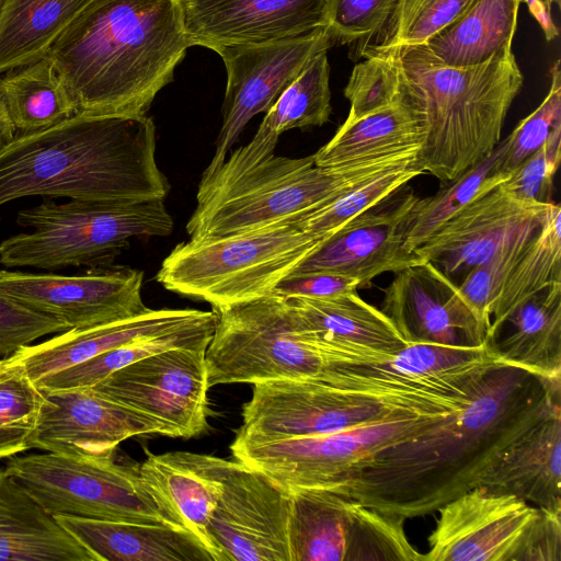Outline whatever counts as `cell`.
Wrapping results in <instances>:
<instances>
[{
	"mask_svg": "<svg viewBox=\"0 0 561 561\" xmlns=\"http://www.w3.org/2000/svg\"><path fill=\"white\" fill-rule=\"evenodd\" d=\"M560 403L561 378L499 364L463 410L416 438L379 451L335 493L403 519L436 512L478 486L506 447Z\"/></svg>",
	"mask_w": 561,
	"mask_h": 561,
	"instance_id": "6da1fadb",
	"label": "cell"
},
{
	"mask_svg": "<svg viewBox=\"0 0 561 561\" xmlns=\"http://www.w3.org/2000/svg\"><path fill=\"white\" fill-rule=\"evenodd\" d=\"M188 47L180 0H92L47 56L77 113L138 117Z\"/></svg>",
	"mask_w": 561,
	"mask_h": 561,
	"instance_id": "7a4b0ae2",
	"label": "cell"
},
{
	"mask_svg": "<svg viewBox=\"0 0 561 561\" xmlns=\"http://www.w3.org/2000/svg\"><path fill=\"white\" fill-rule=\"evenodd\" d=\"M148 116H72L18 134L0 149V206L28 196L93 202L164 199Z\"/></svg>",
	"mask_w": 561,
	"mask_h": 561,
	"instance_id": "3957f363",
	"label": "cell"
},
{
	"mask_svg": "<svg viewBox=\"0 0 561 561\" xmlns=\"http://www.w3.org/2000/svg\"><path fill=\"white\" fill-rule=\"evenodd\" d=\"M381 48L394 57L401 94L425 115L423 172L447 183L495 149L524 81L512 48L469 67L447 66L424 45Z\"/></svg>",
	"mask_w": 561,
	"mask_h": 561,
	"instance_id": "277c9868",
	"label": "cell"
},
{
	"mask_svg": "<svg viewBox=\"0 0 561 561\" xmlns=\"http://www.w3.org/2000/svg\"><path fill=\"white\" fill-rule=\"evenodd\" d=\"M419 151L337 168L317 167L313 154L288 158L273 153L233 175H202L187 234L193 240L210 239L291 221L389 169L415 161Z\"/></svg>",
	"mask_w": 561,
	"mask_h": 561,
	"instance_id": "5b68a950",
	"label": "cell"
},
{
	"mask_svg": "<svg viewBox=\"0 0 561 561\" xmlns=\"http://www.w3.org/2000/svg\"><path fill=\"white\" fill-rule=\"evenodd\" d=\"M31 229L0 243V264L55 271L68 266H107L131 238L169 236L173 219L164 199L142 202L46 201L18 213Z\"/></svg>",
	"mask_w": 561,
	"mask_h": 561,
	"instance_id": "8992f818",
	"label": "cell"
},
{
	"mask_svg": "<svg viewBox=\"0 0 561 561\" xmlns=\"http://www.w3.org/2000/svg\"><path fill=\"white\" fill-rule=\"evenodd\" d=\"M290 221L256 230L179 243L163 260L156 280L213 309L263 298L325 239Z\"/></svg>",
	"mask_w": 561,
	"mask_h": 561,
	"instance_id": "52a82bcc",
	"label": "cell"
},
{
	"mask_svg": "<svg viewBox=\"0 0 561 561\" xmlns=\"http://www.w3.org/2000/svg\"><path fill=\"white\" fill-rule=\"evenodd\" d=\"M211 310L217 321L206 350L209 387L270 380L322 382L335 367L368 364L321 342L300 325L287 299L275 293Z\"/></svg>",
	"mask_w": 561,
	"mask_h": 561,
	"instance_id": "ba28073f",
	"label": "cell"
},
{
	"mask_svg": "<svg viewBox=\"0 0 561 561\" xmlns=\"http://www.w3.org/2000/svg\"><path fill=\"white\" fill-rule=\"evenodd\" d=\"M5 469L53 516L178 527L147 490L139 465L118 462L115 454L82 459L47 451L12 457Z\"/></svg>",
	"mask_w": 561,
	"mask_h": 561,
	"instance_id": "9c48e42d",
	"label": "cell"
},
{
	"mask_svg": "<svg viewBox=\"0 0 561 561\" xmlns=\"http://www.w3.org/2000/svg\"><path fill=\"white\" fill-rule=\"evenodd\" d=\"M444 417L399 416L329 434L231 444L230 449L236 460L262 472L287 492H336L364 472L379 451L419 437Z\"/></svg>",
	"mask_w": 561,
	"mask_h": 561,
	"instance_id": "30bf717a",
	"label": "cell"
},
{
	"mask_svg": "<svg viewBox=\"0 0 561 561\" xmlns=\"http://www.w3.org/2000/svg\"><path fill=\"white\" fill-rule=\"evenodd\" d=\"M399 416H437L396 398L309 380L253 385L232 444L251 445L335 433Z\"/></svg>",
	"mask_w": 561,
	"mask_h": 561,
	"instance_id": "8fae6325",
	"label": "cell"
},
{
	"mask_svg": "<svg viewBox=\"0 0 561 561\" xmlns=\"http://www.w3.org/2000/svg\"><path fill=\"white\" fill-rule=\"evenodd\" d=\"M289 493L290 561H421L405 536V519L330 490Z\"/></svg>",
	"mask_w": 561,
	"mask_h": 561,
	"instance_id": "7c38bea8",
	"label": "cell"
},
{
	"mask_svg": "<svg viewBox=\"0 0 561 561\" xmlns=\"http://www.w3.org/2000/svg\"><path fill=\"white\" fill-rule=\"evenodd\" d=\"M205 346L161 351L115 370L89 387L99 396L142 414L160 435L192 438L208 428Z\"/></svg>",
	"mask_w": 561,
	"mask_h": 561,
	"instance_id": "4fadbf2b",
	"label": "cell"
},
{
	"mask_svg": "<svg viewBox=\"0 0 561 561\" xmlns=\"http://www.w3.org/2000/svg\"><path fill=\"white\" fill-rule=\"evenodd\" d=\"M332 46L325 28L320 27L287 39L217 48L227 85L215 153L204 173L220 167L250 119L266 113L311 58Z\"/></svg>",
	"mask_w": 561,
	"mask_h": 561,
	"instance_id": "5bb4252c",
	"label": "cell"
},
{
	"mask_svg": "<svg viewBox=\"0 0 561 561\" xmlns=\"http://www.w3.org/2000/svg\"><path fill=\"white\" fill-rule=\"evenodd\" d=\"M144 272L129 266H98L81 274L0 271V296L81 329L139 316Z\"/></svg>",
	"mask_w": 561,
	"mask_h": 561,
	"instance_id": "9a60e30c",
	"label": "cell"
},
{
	"mask_svg": "<svg viewBox=\"0 0 561 561\" xmlns=\"http://www.w3.org/2000/svg\"><path fill=\"white\" fill-rule=\"evenodd\" d=\"M290 493L238 460L208 525L214 561H290Z\"/></svg>",
	"mask_w": 561,
	"mask_h": 561,
	"instance_id": "2e32d148",
	"label": "cell"
},
{
	"mask_svg": "<svg viewBox=\"0 0 561 561\" xmlns=\"http://www.w3.org/2000/svg\"><path fill=\"white\" fill-rule=\"evenodd\" d=\"M421 561H515L538 507L478 485L442 505Z\"/></svg>",
	"mask_w": 561,
	"mask_h": 561,
	"instance_id": "e0dca14e",
	"label": "cell"
},
{
	"mask_svg": "<svg viewBox=\"0 0 561 561\" xmlns=\"http://www.w3.org/2000/svg\"><path fill=\"white\" fill-rule=\"evenodd\" d=\"M380 310L409 344L476 347L489 331L458 284L428 261L396 273Z\"/></svg>",
	"mask_w": 561,
	"mask_h": 561,
	"instance_id": "ac0fdd59",
	"label": "cell"
},
{
	"mask_svg": "<svg viewBox=\"0 0 561 561\" xmlns=\"http://www.w3.org/2000/svg\"><path fill=\"white\" fill-rule=\"evenodd\" d=\"M39 390L42 401L31 448L94 459L116 454L118 445L130 437L160 434V427L148 417L89 387Z\"/></svg>",
	"mask_w": 561,
	"mask_h": 561,
	"instance_id": "d6986e66",
	"label": "cell"
},
{
	"mask_svg": "<svg viewBox=\"0 0 561 561\" xmlns=\"http://www.w3.org/2000/svg\"><path fill=\"white\" fill-rule=\"evenodd\" d=\"M417 196L403 193L391 207L374 208L356 216L309 254L291 274L323 273L369 284L383 273H398L425 262L404 245L405 220Z\"/></svg>",
	"mask_w": 561,
	"mask_h": 561,
	"instance_id": "ffe728a7",
	"label": "cell"
},
{
	"mask_svg": "<svg viewBox=\"0 0 561 561\" xmlns=\"http://www.w3.org/2000/svg\"><path fill=\"white\" fill-rule=\"evenodd\" d=\"M329 0H180L191 46L270 43L325 26Z\"/></svg>",
	"mask_w": 561,
	"mask_h": 561,
	"instance_id": "44dd1931",
	"label": "cell"
},
{
	"mask_svg": "<svg viewBox=\"0 0 561 561\" xmlns=\"http://www.w3.org/2000/svg\"><path fill=\"white\" fill-rule=\"evenodd\" d=\"M548 206L519 201L499 184L477 195L414 251L450 278L467 274L504 240L525 227L540 225Z\"/></svg>",
	"mask_w": 561,
	"mask_h": 561,
	"instance_id": "7402d4cb",
	"label": "cell"
},
{
	"mask_svg": "<svg viewBox=\"0 0 561 561\" xmlns=\"http://www.w3.org/2000/svg\"><path fill=\"white\" fill-rule=\"evenodd\" d=\"M145 453L139 474L157 505L210 552L208 525L232 460L191 451Z\"/></svg>",
	"mask_w": 561,
	"mask_h": 561,
	"instance_id": "603a6c76",
	"label": "cell"
},
{
	"mask_svg": "<svg viewBox=\"0 0 561 561\" xmlns=\"http://www.w3.org/2000/svg\"><path fill=\"white\" fill-rule=\"evenodd\" d=\"M206 312L197 309H149L128 319L66 330L42 343L24 346L4 358L22 367L36 383L134 340L185 325Z\"/></svg>",
	"mask_w": 561,
	"mask_h": 561,
	"instance_id": "cb8c5ba5",
	"label": "cell"
},
{
	"mask_svg": "<svg viewBox=\"0 0 561 561\" xmlns=\"http://www.w3.org/2000/svg\"><path fill=\"white\" fill-rule=\"evenodd\" d=\"M285 298L302 328L324 344L365 363L389 360L409 345L392 321L356 291Z\"/></svg>",
	"mask_w": 561,
	"mask_h": 561,
	"instance_id": "d4e9b609",
	"label": "cell"
},
{
	"mask_svg": "<svg viewBox=\"0 0 561 561\" xmlns=\"http://www.w3.org/2000/svg\"><path fill=\"white\" fill-rule=\"evenodd\" d=\"M479 485L561 514L560 407L507 446Z\"/></svg>",
	"mask_w": 561,
	"mask_h": 561,
	"instance_id": "484cf974",
	"label": "cell"
},
{
	"mask_svg": "<svg viewBox=\"0 0 561 561\" xmlns=\"http://www.w3.org/2000/svg\"><path fill=\"white\" fill-rule=\"evenodd\" d=\"M54 517L96 561H214L202 541L183 528L69 515Z\"/></svg>",
	"mask_w": 561,
	"mask_h": 561,
	"instance_id": "4316f807",
	"label": "cell"
},
{
	"mask_svg": "<svg viewBox=\"0 0 561 561\" xmlns=\"http://www.w3.org/2000/svg\"><path fill=\"white\" fill-rule=\"evenodd\" d=\"M0 561H96L0 468Z\"/></svg>",
	"mask_w": 561,
	"mask_h": 561,
	"instance_id": "83f0119b",
	"label": "cell"
},
{
	"mask_svg": "<svg viewBox=\"0 0 561 561\" xmlns=\"http://www.w3.org/2000/svg\"><path fill=\"white\" fill-rule=\"evenodd\" d=\"M423 111L400 98L377 111L345 122L334 136L313 153L314 164L337 168L368 159L421 149L425 141Z\"/></svg>",
	"mask_w": 561,
	"mask_h": 561,
	"instance_id": "f1b7e54d",
	"label": "cell"
},
{
	"mask_svg": "<svg viewBox=\"0 0 561 561\" xmlns=\"http://www.w3.org/2000/svg\"><path fill=\"white\" fill-rule=\"evenodd\" d=\"M505 325L507 332L486 342L497 363L561 378V282L518 305L497 330Z\"/></svg>",
	"mask_w": 561,
	"mask_h": 561,
	"instance_id": "f546056e",
	"label": "cell"
},
{
	"mask_svg": "<svg viewBox=\"0 0 561 561\" xmlns=\"http://www.w3.org/2000/svg\"><path fill=\"white\" fill-rule=\"evenodd\" d=\"M92 0H2L0 75L47 56L59 35Z\"/></svg>",
	"mask_w": 561,
	"mask_h": 561,
	"instance_id": "4dcf8cb0",
	"label": "cell"
},
{
	"mask_svg": "<svg viewBox=\"0 0 561 561\" xmlns=\"http://www.w3.org/2000/svg\"><path fill=\"white\" fill-rule=\"evenodd\" d=\"M522 0H476L457 21L424 46L443 64L469 67L512 48Z\"/></svg>",
	"mask_w": 561,
	"mask_h": 561,
	"instance_id": "1f68e13d",
	"label": "cell"
},
{
	"mask_svg": "<svg viewBox=\"0 0 561 561\" xmlns=\"http://www.w3.org/2000/svg\"><path fill=\"white\" fill-rule=\"evenodd\" d=\"M0 101L19 134L50 127L77 113L48 56L1 73Z\"/></svg>",
	"mask_w": 561,
	"mask_h": 561,
	"instance_id": "d6a6232c",
	"label": "cell"
},
{
	"mask_svg": "<svg viewBox=\"0 0 561 561\" xmlns=\"http://www.w3.org/2000/svg\"><path fill=\"white\" fill-rule=\"evenodd\" d=\"M216 321L215 311H207L204 317L185 325L134 340L46 377L35 385L38 389L46 390L88 388L115 370L151 354L182 346L207 347L213 339Z\"/></svg>",
	"mask_w": 561,
	"mask_h": 561,
	"instance_id": "836d02e7",
	"label": "cell"
},
{
	"mask_svg": "<svg viewBox=\"0 0 561 561\" xmlns=\"http://www.w3.org/2000/svg\"><path fill=\"white\" fill-rule=\"evenodd\" d=\"M556 282H561V206L552 202L495 300L486 340L518 305Z\"/></svg>",
	"mask_w": 561,
	"mask_h": 561,
	"instance_id": "e575fe53",
	"label": "cell"
},
{
	"mask_svg": "<svg viewBox=\"0 0 561 561\" xmlns=\"http://www.w3.org/2000/svg\"><path fill=\"white\" fill-rule=\"evenodd\" d=\"M505 147L506 138L488 157L447 182L434 195L416 197L405 220L404 245L408 250L414 251L477 195L507 179L495 172Z\"/></svg>",
	"mask_w": 561,
	"mask_h": 561,
	"instance_id": "d590c367",
	"label": "cell"
},
{
	"mask_svg": "<svg viewBox=\"0 0 561 561\" xmlns=\"http://www.w3.org/2000/svg\"><path fill=\"white\" fill-rule=\"evenodd\" d=\"M328 50L314 55L266 112L259 129L278 137L289 129L322 126L332 113Z\"/></svg>",
	"mask_w": 561,
	"mask_h": 561,
	"instance_id": "8d00e7d4",
	"label": "cell"
},
{
	"mask_svg": "<svg viewBox=\"0 0 561 561\" xmlns=\"http://www.w3.org/2000/svg\"><path fill=\"white\" fill-rule=\"evenodd\" d=\"M423 173L416 160L394 167L290 222L311 234L328 237L351 219L383 203Z\"/></svg>",
	"mask_w": 561,
	"mask_h": 561,
	"instance_id": "74e56055",
	"label": "cell"
},
{
	"mask_svg": "<svg viewBox=\"0 0 561 561\" xmlns=\"http://www.w3.org/2000/svg\"><path fill=\"white\" fill-rule=\"evenodd\" d=\"M42 392L22 367L0 359V458L30 447Z\"/></svg>",
	"mask_w": 561,
	"mask_h": 561,
	"instance_id": "f35d334b",
	"label": "cell"
},
{
	"mask_svg": "<svg viewBox=\"0 0 561 561\" xmlns=\"http://www.w3.org/2000/svg\"><path fill=\"white\" fill-rule=\"evenodd\" d=\"M476 0H401L371 44L380 47L424 45L457 21Z\"/></svg>",
	"mask_w": 561,
	"mask_h": 561,
	"instance_id": "ab89813d",
	"label": "cell"
},
{
	"mask_svg": "<svg viewBox=\"0 0 561 561\" xmlns=\"http://www.w3.org/2000/svg\"><path fill=\"white\" fill-rule=\"evenodd\" d=\"M354 66L344 96L350 102L346 119L353 121L377 111L400 98L399 75L392 53L378 46H367Z\"/></svg>",
	"mask_w": 561,
	"mask_h": 561,
	"instance_id": "60d3db41",
	"label": "cell"
},
{
	"mask_svg": "<svg viewBox=\"0 0 561 561\" xmlns=\"http://www.w3.org/2000/svg\"><path fill=\"white\" fill-rule=\"evenodd\" d=\"M401 0H329L325 31L333 45L352 47L350 57L374 44Z\"/></svg>",
	"mask_w": 561,
	"mask_h": 561,
	"instance_id": "b9f144b4",
	"label": "cell"
},
{
	"mask_svg": "<svg viewBox=\"0 0 561 561\" xmlns=\"http://www.w3.org/2000/svg\"><path fill=\"white\" fill-rule=\"evenodd\" d=\"M539 226L525 227L504 240L488 259L471 268L458 284L461 293L489 328L495 300Z\"/></svg>",
	"mask_w": 561,
	"mask_h": 561,
	"instance_id": "7bdbcfd3",
	"label": "cell"
},
{
	"mask_svg": "<svg viewBox=\"0 0 561 561\" xmlns=\"http://www.w3.org/2000/svg\"><path fill=\"white\" fill-rule=\"evenodd\" d=\"M559 129H561V69L560 60H557L551 68V85L548 94L539 106L522 119L506 137L505 151L495 172L508 176Z\"/></svg>",
	"mask_w": 561,
	"mask_h": 561,
	"instance_id": "ee69618b",
	"label": "cell"
},
{
	"mask_svg": "<svg viewBox=\"0 0 561 561\" xmlns=\"http://www.w3.org/2000/svg\"><path fill=\"white\" fill-rule=\"evenodd\" d=\"M561 161V129L552 134L531 156L524 160L501 187L513 197L534 204L553 202V179Z\"/></svg>",
	"mask_w": 561,
	"mask_h": 561,
	"instance_id": "f6af8a7d",
	"label": "cell"
},
{
	"mask_svg": "<svg viewBox=\"0 0 561 561\" xmlns=\"http://www.w3.org/2000/svg\"><path fill=\"white\" fill-rule=\"evenodd\" d=\"M69 330L68 325L47 314L0 296V356H11L37 339Z\"/></svg>",
	"mask_w": 561,
	"mask_h": 561,
	"instance_id": "bcb514c9",
	"label": "cell"
},
{
	"mask_svg": "<svg viewBox=\"0 0 561 561\" xmlns=\"http://www.w3.org/2000/svg\"><path fill=\"white\" fill-rule=\"evenodd\" d=\"M561 560V514L538 507L515 561Z\"/></svg>",
	"mask_w": 561,
	"mask_h": 561,
	"instance_id": "7dc6e473",
	"label": "cell"
},
{
	"mask_svg": "<svg viewBox=\"0 0 561 561\" xmlns=\"http://www.w3.org/2000/svg\"><path fill=\"white\" fill-rule=\"evenodd\" d=\"M358 287V280L339 275L290 274L279 282L274 293L283 297L323 298L356 291Z\"/></svg>",
	"mask_w": 561,
	"mask_h": 561,
	"instance_id": "c3c4849f",
	"label": "cell"
},
{
	"mask_svg": "<svg viewBox=\"0 0 561 561\" xmlns=\"http://www.w3.org/2000/svg\"><path fill=\"white\" fill-rule=\"evenodd\" d=\"M527 4L528 11L538 22L548 42L559 36V30L551 18V5L546 0H522Z\"/></svg>",
	"mask_w": 561,
	"mask_h": 561,
	"instance_id": "681fc988",
	"label": "cell"
},
{
	"mask_svg": "<svg viewBox=\"0 0 561 561\" xmlns=\"http://www.w3.org/2000/svg\"><path fill=\"white\" fill-rule=\"evenodd\" d=\"M15 128L8 115V112L0 101V149L14 138Z\"/></svg>",
	"mask_w": 561,
	"mask_h": 561,
	"instance_id": "f907efd6",
	"label": "cell"
},
{
	"mask_svg": "<svg viewBox=\"0 0 561 561\" xmlns=\"http://www.w3.org/2000/svg\"><path fill=\"white\" fill-rule=\"evenodd\" d=\"M547 3H549L550 5H552L553 3H557L558 5H560V0H546Z\"/></svg>",
	"mask_w": 561,
	"mask_h": 561,
	"instance_id": "816d5d0a",
	"label": "cell"
},
{
	"mask_svg": "<svg viewBox=\"0 0 561 561\" xmlns=\"http://www.w3.org/2000/svg\"><path fill=\"white\" fill-rule=\"evenodd\" d=\"M1 1H2V0H0V4H1Z\"/></svg>",
	"mask_w": 561,
	"mask_h": 561,
	"instance_id": "f5cc1de1",
	"label": "cell"
}]
</instances>
